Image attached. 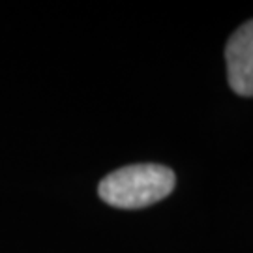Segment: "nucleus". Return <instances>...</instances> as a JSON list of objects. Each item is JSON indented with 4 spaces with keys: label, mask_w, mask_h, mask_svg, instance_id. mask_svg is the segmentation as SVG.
Wrapping results in <instances>:
<instances>
[{
    "label": "nucleus",
    "mask_w": 253,
    "mask_h": 253,
    "mask_svg": "<svg viewBox=\"0 0 253 253\" xmlns=\"http://www.w3.org/2000/svg\"><path fill=\"white\" fill-rule=\"evenodd\" d=\"M176 184L174 172L160 163H137L109 172L98 193L117 208H145L165 199Z\"/></svg>",
    "instance_id": "obj_1"
},
{
    "label": "nucleus",
    "mask_w": 253,
    "mask_h": 253,
    "mask_svg": "<svg viewBox=\"0 0 253 253\" xmlns=\"http://www.w3.org/2000/svg\"><path fill=\"white\" fill-rule=\"evenodd\" d=\"M227 79L235 94L253 98V19L238 27L225 45Z\"/></svg>",
    "instance_id": "obj_2"
}]
</instances>
